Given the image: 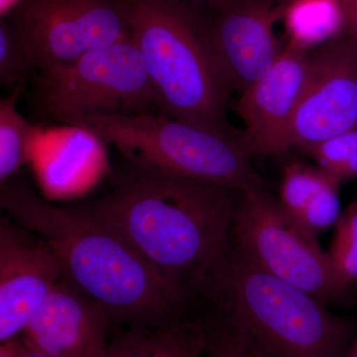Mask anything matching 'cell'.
I'll return each mask as SVG.
<instances>
[{"instance_id":"6da1fadb","label":"cell","mask_w":357,"mask_h":357,"mask_svg":"<svg viewBox=\"0 0 357 357\" xmlns=\"http://www.w3.org/2000/svg\"><path fill=\"white\" fill-rule=\"evenodd\" d=\"M234 192L124 159L110 191L84 206L190 296L229 250L239 203Z\"/></svg>"},{"instance_id":"7a4b0ae2","label":"cell","mask_w":357,"mask_h":357,"mask_svg":"<svg viewBox=\"0 0 357 357\" xmlns=\"http://www.w3.org/2000/svg\"><path fill=\"white\" fill-rule=\"evenodd\" d=\"M7 217L43 239L62 279L132 328L175 321L187 293L168 280L121 232L86 206H54L20 176L0 185Z\"/></svg>"},{"instance_id":"3957f363","label":"cell","mask_w":357,"mask_h":357,"mask_svg":"<svg viewBox=\"0 0 357 357\" xmlns=\"http://www.w3.org/2000/svg\"><path fill=\"white\" fill-rule=\"evenodd\" d=\"M201 291L265 357H342L356 335L354 321L256 266L232 241Z\"/></svg>"},{"instance_id":"277c9868","label":"cell","mask_w":357,"mask_h":357,"mask_svg":"<svg viewBox=\"0 0 357 357\" xmlns=\"http://www.w3.org/2000/svg\"><path fill=\"white\" fill-rule=\"evenodd\" d=\"M159 109L171 119L231 134L229 88L199 35L196 16L166 0H122Z\"/></svg>"},{"instance_id":"5b68a950","label":"cell","mask_w":357,"mask_h":357,"mask_svg":"<svg viewBox=\"0 0 357 357\" xmlns=\"http://www.w3.org/2000/svg\"><path fill=\"white\" fill-rule=\"evenodd\" d=\"M70 126L114 145L136 165L241 192L265 187L236 136L152 114L86 115Z\"/></svg>"},{"instance_id":"8992f818","label":"cell","mask_w":357,"mask_h":357,"mask_svg":"<svg viewBox=\"0 0 357 357\" xmlns=\"http://www.w3.org/2000/svg\"><path fill=\"white\" fill-rule=\"evenodd\" d=\"M30 102L40 117L70 124L91 114H151L158 98L130 39L33 75Z\"/></svg>"},{"instance_id":"52a82bcc","label":"cell","mask_w":357,"mask_h":357,"mask_svg":"<svg viewBox=\"0 0 357 357\" xmlns=\"http://www.w3.org/2000/svg\"><path fill=\"white\" fill-rule=\"evenodd\" d=\"M231 241L267 273L306 291L323 304L344 295L332 263L307 232L264 188L241 192L232 222Z\"/></svg>"},{"instance_id":"ba28073f","label":"cell","mask_w":357,"mask_h":357,"mask_svg":"<svg viewBox=\"0 0 357 357\" xmlns=\"http://www.w3.org/2000/svg\"><path fill=\"white\" fill-rule=\"evenodd\" d=\"M6 20L17 33L35 72L70 64L130 39L122 0H17Z\"/></svg>"},{"instance_id":"9c48e42d","label":"cell","mask_w":357,"mask_h":357,"mask_svg":"<svg viewBox=\"0 0 357 357\" xmlns=\"http://www.w3.org/2000/svg\"><path fill=\"white\" fill-rule=\"evenodd\" d=\"M211 16L196 15L199 35L229 89L243 93L273 67L284 47L275 36L283 4L273 0H229Z\"/></svg>"},{"instance_id":"30bf717a","label":"cell","mask_w":357,"mask_h":357,"mask_svg":"<svg viewBox=\"0 0 357 357\" xmlns=\"http://www.w3.org/2000/svg\"><path fill=\"white\" fill-rule=\"evenodd\" d=\"M357 124V44L344 34L310 52L309 70L283 151L317 144Z\"/></svg>"},{"instance_id":"8fae6325","label":"cell","mask_w":357,"mask_h":357,"mask_svg":"<svg viewBox=\"0 0 357 357\" xmlns=\"http://www.w3.org/2000/svg\"><path fill=\"white\" fill-rule=\"evenodd\" d=\"M62 279L48 244L6 215L0 218V344L22 335Z\"/></svg>"},{"instance_id":"7c38bea8","label":"cell","mask_w":357,"mask_h":357,"mask_svg":"<svg viewBox=\"0 0 357 357\" xmlns=\"http://www.w3.org/2000/svg\"><path fill=\"white\" fill-rule=\"evenodd\" d=\"M309 55L286 44L273 67L241 93L236 109L243 131L236 137L249 157L283 152L306 83Z\"/></svg>"},{"instance_id":"4fadbf2b","label":"cell","mask_w":357,"mask_h":357,"mask_svg":"<svg viewBox=\"0 0 357 357\" xmlns=\"http://www.w3.org/2000/svg\"><path fill=\"white\" fill-rule=\"evenodd\" d=\"M109 312L63 279L23 332V344L50 357H98L107 347Z\"/></svg>"},{"instance_id":"5bb4252c","label":"cell","mask_w":357,"mask_h":357,"mask_svg":"<svg viewBox=\"0 0 357 357\" xmlns=\"http://www.w3.org/2000/svg\"><path fill=\"white\" fill-rule=\"evenodd\" d=\"M206 328L174 321L156 328H132L107 344L98 357H202Z\"/></svg>"},{"instance_id":"9a60e30c","label":"cell","mask_w":357,"mask_h":357,"mask_svg":"<svg viewBox=\"0 0 357 357\" xmlns=\"http://www.w3.org/2000/svg\"><path fill=\"white\" fill-rule=\"evenodd\" d=\"M288 45L311 52L345 34L344 10L340 0H287L282 18Z\"/></svg>"},{"instance_id":"2e32d148","label":"cell","mask_w":357,"mask_h":357,"mask_svg":"<svg viewBox=\"0 0 357 357\" xmlns=\"http://www.w3.org/2000/svg\"><path fill=\"white\" fill-rule=\"evenodd\" d=\"M22 86L0 100V185L17 175L29 156L33 128L16 107Z\"/></svg>"},{"instance_id":"e0dca14e","label":"cell","mask_w":357,"mask_h":357,"mask_svg":"<svg viewBox=\"0 0 357 357\" xmlns=\"http://www.w3.org/2000/svg\"><path fill=\"white\" fill-rule=\"evenodd\" d=\"M302 150L340 185L357 178V124Z\"/></svg>"},{"instance_id":"ac0fdd59","label":"cell","mask_w":357,"mask_h":357,"mask_svg":"<svg viewBox=\"0 0 357 357\" xmlns=\"http://www.w3.org/2000/svg\"><path fill=\"white\" fill-rule=\"evenodd\" d=\"M333 181L337 180L318 166L293 162L288 164L282 173L279 201L284 208L296 218L314 197Z\"/></svg>"},{"instance_id":"d6986e66","label":"cell","mask_w":357,"mask_h":357,"mask_svg":"<svg viewBox=\"0 0 357 357\" xmlns=\"http://www.w3.org/2000/svg\"><path fill=\"white\" fill-rule=\"evenodd\" d=\"M35 73L29 56L10 23L0 22V82L6 88L24 83Z\"/></svg>"},{"instance_id":"ffe728a7","label":"cell","mask_w":357,"mask_h":357,"mask_svg":"<svg viewBox=\"0 0 357 357\" xmlns=\"http://www.w3.org/2000/svg\"><path fill=\"white\" fill-rule=\"evenodd\" d=\"M340 187V183L333 181L314 197L297 217L294 218L301 227L317 238L331 227H335L342 217Z\"/></svg>"},{"instance_id":"44dd1931","label":"cell","mask_w":357,"mask_h":357,"mask_svg":"<svg viewBox=\"0 0 357 357\" xmlns=\"http://www.w3.org/2000/svg\"><path fill=\"white\" fill-rule=\"evenodd\" d=\"M204 354L206 357H265L243 333L223 319L215 330L206 328Z\"/></svg>"},{"instance_id":"7402d4cb","label":"cell","mask_w":357,"mask_h":357,"mask_svg":"<svg viewBox=\"0 0 357 357\" xmlns=\"http://www.w3.org/2000/svg\"><path fill=\"white\" fill-rule=\"evenodd\" d=\"M328 255L338 287L345 293L357 281V237L335 231Z\"/></svg>"},{"instance_id":"603a6c76","label":"cell","mask_w":357,"mask_h":357,"mask_svg":"<svg viewBox=\"0 0 357 357\" xmlns=\"http://www.w3.org/2000/svg\"><path fill=\"white\" fill-rule=\"evenodd\" d=\"M344 10L345 34L357 44V0H340Z\"/></svg>"},{"instance_id":"cb8c5ba5","label":"cell","mask_w":357,"mask_h":357,"mask_svg":"<svg viewBox=\"0 0 357 357\" xmlns=\"http://www.w3.org/2000/svg\"><path fill=\"white\" fill-rule=\"evenodd\" d=\"M166 1L172 2L177 6L185 7L190 10L195 11V8L199 6H206L208 8H213L229 1V0H166Z\"/></svg>"},{"instance_id":"d4e9b609","label":"cell","mask_w":357,"mask_h":357,"mask_svg":"<svg viewBox=\"0 0 357 357\" xmlns=\"http://www.w3.org/2000/svg\"><path fill=\"white\" fill-rule=\"evenodd\" d=\"M342 357H357V333Z\"/></svg>"}]
</instances>
